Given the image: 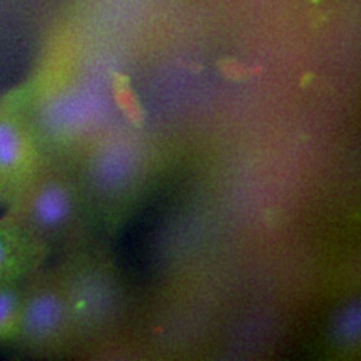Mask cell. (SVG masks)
<instances>
[{
	"mask_svg": "<svg viewBox=\"0 0 361 361\" xmlns=\"http://www.w3.org/2000/svg\"><path fill=\"white\" fill-rule=\"evenodd\" d=\"M361 340V310L358 298L338 306L329 316L326 329L328 348L336 355H355Z\"/></svg>",
	"mask_w": 361,
	"mask_h": 361,
	"instance_id": "8",
	"label": "cell"
},
{
	"mask_svg": "<svg viewBox=\"0 0 361 361\" xmlns=\"http://www.w3.org/2000/svg\"><path fill=\"white\" fill-rule=\"evenodd\" d=\"M24 283L0 286V345H12L17 336Z\"/></svg>",
	"mask_w": 361,
	"mask_h": 361,
	"instance_id": "9",
	"label": "cell"
},
{
	"mask_svg": "<svg viewBox=\"0 0 361 361\" xmlns=\"http://www.w3.org/2000/svg\"><path fill=\"white\" fill-rule=\"evenodd\" d=\"M51 255L32 234L4 214L0 218V286L24 283Z\"/></svg>",
	"mask_w": 361,
	"mask_h": 361,
	"instance_id": "7",
	"label": "cell"
},
{
	"mask_svg": "<svg viewBox=\"0 0 361 361\" xmlns=\"http://www.w3.org/2000/svg\"><path fill=\"white\" fill-rule=\"evenodd\" d=\"M56 269L64 288L78 341L114 326L126 305L121 273L101 241L57 258Z\"/></svg>",
	"mask_w": 361,
	"mask_h": 361,
	"instance_id": "4",
	"label": "cell"
},
{
	"mask_svg": "<svg viewBox=\"0 0 361 361\" xmlns=\"http://www.w3.org/2000/svg\"><path fill=\"white\" fill-rule=\"evenodd\" d=\"M25 102L44 157L67 166H74L121 123L114 97L87 80H71L39 92L25 89Z\"/></svg>",
	"mask_w": 361,
	"mask_h": 361,
	"instance_id": "2",
	"label": "cell"
},
{
	"mask_svg": "<svg viewBox=\"0 0 361 361\" xmlns=\"http://www.w3.org/2000/svg\"><path fill=\"white\" fill-rule=\"evenodd\" d=\"M45 157L27 114L25 89L0 94V207L16 200Z\"/></svg>",
	"mask_w": 361,
	"mask_h": 361,
	"instance_id": "6",
	"label": "cell"
},
{
	"mask_svg": "<svg viewBox=\"0 0 361 361\" xmlns=\"http://www.w3.org/2000/svg\"><path fill=\"white\" fill-rule=\"evenodd\" d=\"M4 214L32 234L61 258L99 241V229L80 191L72 166L45 159L29 186L6 207Z\"/></svg>",
	"mask_w": 361,
	"mask_h": 361,
	"instance_id": "3",
	"label": "cell"
},
{
	"mask_svg": "<svg viewBox=\"0 0 361 361\" xmlns=\"http://www.w3.org/2000/svg\"><path fill=\"white\" fill-rule=\"evenodd\" d=\"M78 343L56 264H44L24 283L20 319L12 345L37 356L61 355Z\"/></svg>",
	"mask_w": 361,
	"mask_h": 361,
	"instance_id": "5",
	"label": "cell"
},
{
	"mask_svg": "<svg viewBox=\"0 0 361 361\" xmlns=\"http://www.w3.org/2000/svg\"><path fill=\"white\" fill-rule=\"evenodd\" d=\"M72 169L99 233L114 234L137 211L154 180V144L139 129L119 123Z\"/></svg>",
	"mask_w": 361,
	"mask_h": 361,
	"instance_id": "1",
	"label": "cell"
}]
</instances>
